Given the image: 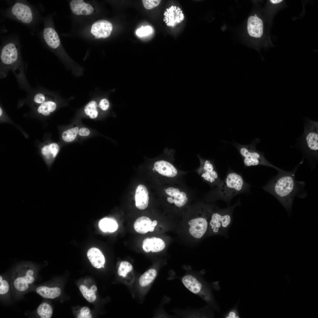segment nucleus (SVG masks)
I'll return each instance as SVG.
<instances>
[{
    "label": "nucleus",
    "mask_w": 318,
    "mask_h": 318,
    "mask_svg": "<svg viewBox=\"0 0 318 318\" xmlns=\"http://www.w3.org/2000/svg\"><path fill=\"white\" fill-rule=\"evenodd\" d=\"M239 317L238 311L236 308L230 310L224 316V317L226 318H238Z\"/></svg>",
    "instance_id": "nucleus-38"
},
{
    "label": "nucleus",
    "mask_w": 318,
    "mask_h": 318,
    "mask_svg": "<svg viewBox=\"0 0 318 318\" xmlns=\"http://www.w3.org/2000/svg\"><path fill=\"white\" fill-rule=\"evenodd\" d=\"M18 46L15 42H9L4 45L1 52V65L13 71L21 66Z\"/></svg>",
    "instance_id": "nucleus-7"
},
{
    "label": "nucleus",
    "mask_w": 318,
    "mask_h": 318,
    "mask_svg": "<svg viewBox=\"0 0 318 318\" xmlns=\"http://www.w3.org/2000/svg\"><path fill=\"white\" fill-rule=\"evenodd\" d=\"M132 265L128 262L123 261L120 263L118 268V274L119 276L125 277L128 272L132 270Z\"/></svg>",
    "instance_id": "nucleus-32"
},
{
    "label": "nucleus",
    "mask_w": 318,
    "mask_h": 318,
    "mask_svg": "<svg viewBox=\"0 0 318 318\" xmlns=\"http://www.w3.org/2000/svg\"><path fill=\"white\" fill-rule=\"evenodd\" d=\"M165 246V243L162 239L153 237L145 239L143 241L142 247L143 251L146 253L150 251L158 252L163 250Z\"/></svg>",
    "instance_id": "nucleus-18"
},
{
    "label": "nucleus",
    "mask_w": 318,
    "mask_h": 318,
    "mask_svg": "<svg viewBox=\"0 0 318 318\" xmlns=\"http://www.w3.org/2000/svg\"><path fill=\"white\" fill-rule=\"evenodd\" d=\"M135 198L137 208L140 210L147 208L148 204L149 196L148 190L144 185L140 184L137 186Z\"/></svg>",
    "instance_id": "nucleus-19"
},
{
    "label": "nucleus",
    "mask_w": 318,
    "mask_h": 318,
    "mask_svg": "<svg viewBox=\"0 0 318 318\" xmlns=\"http://www.w3.org/2000/svg\"><path fill=\"white\" fill-rule=\"evenodd\" d=\"M302 138V145L305 153L309 156L317 158L318 153V122L308 120L305 125Z\"/></svg>",
    "instance_id": "nucleus-5"
},
{
    "label": "nucleus",
    "mask_w": 318,
    "mask_h": 318,
    "mask_svg": "<svg viewBox=\"0 0 318 318\" xmlns=\"http://www.w3.org/2000/svg\"><path fill=\"white\" fill-rule=\"evenodd\" d=\"M46 96L42 93H37L34 97V101L35 103L40 105L46 101Z\"/></svg>",
    "instance_id": "nucleus-36"
},
{
    "label": "nucleus",
    "mask_w": 318,
    "mask_h": 318,
    "mask_svg": "<svg viewBox=\"0 0 318 318\" xmlns=\"http://www.w3.org/2000/svg\"><path fill=\"white\" fill-rule=\"evenodd\" d=\"M212 208L204 205L202 206L200 216L189 221V232L194 238H201L207 232Z\"/></svg>",
    "instance_id": "nucleus-6"
},
{
    "label": "nucleus",
    "mask_w": 318,
    "mask_h": 318,
    "mask_svg": "<svg viewBox=\"0 0 318 318\" xmlns=\"http://www.w3.org/2000/svg\"><path fill=\"white\" fill-rule=\"evenodd\" d=\"M87 256L94 267L100 269L104 266L105 262V258L99 249L95 247L90 248L87 252Z\"/></svg>",
    "instance_id": "nucleus-21"
},
{
    "label": "nucleus",
    "mask_w": 318,
    "mask_h": 318,
    "mask_svg": "<svg viewBox=\"0 0 318 318\" xmlns=\"http://www.w3.org/2000/svg\"><path fill=\"white\" fill-rule=\"evenodd\" d=\"M98 225L100 229L105 232H113L118 228V224L115 220L107 218L101 220L99 222Z\"/></svg>",
    "instance_id": "nucleus-25"
},
{
    "label": "nucleus",
    "mask_w": 318,
    "mask_h": 318,
    "mask_svg": "<svg viewBox=\"0 0 318 318\" xmlns=\"http://www.w3.org/2000/svg\"><path fill=\"white\" fill-rule=\"evenodd\" d=\"M37 312L41 318H50L52 314L53 310L49 304L46 302H43L38 307Z\"/></svg>",
    "instance_id": "nucleus-28"
},
{
    "label": "nucleus",
    "mask_w": 318,
    "mask_h": 318,
    "mask_svg": "<svg viewBox=\"0 0 318 318\" xmlns=\"http://www.w3.org/2000/svg\"><path fill=\"white\" fill-rule=\"evenodd\" d=\"M153 170L163 176L172 179L177 176L178 173L177 169L172 164L163 160L155 162Z\"/></svg>",
    "instance_id": "nucleus-13"
},
{
    "label": "nucleus",
    "mask_w": 318,
    "mask_h": 318,
    "mask_svg": "<svg viewBox=\"0 0 318 318\" xmlns=\"http://www.w3.org/2000/svg\"><path fill=\"white\" fill-rule=\"evenodd\" d=\"M250 188L241 175L229 169L221 185L211 191L208 196L211 200H220L229 203L235 196L249 192Z\"/></svg>",
    "instance_id": "nucleus-2"
},
{
    "label": "nucleus",
    "mask_w": 318,
    "mask_h": 318,
    "mask_svg": "<svg viewBox=\"0 0 318 318\" xmlns=\"http://www.w3.org/2000/svg\"><path fill=\"white\" fill-rule=\"evenodd\" d=\"M78 127H76L64 131L62 134L63 140L66 142H71L76 138L78 135Z\"/></svg>",
    "instance_id": "nucleus-29"
},
{
    "label": "nucleus",
    "mask_w": 318,
    "mask_h": 318,
    "mask_svg": "<svg viewBox=\"0 0 318 318\" xmlns=\"http://www.w3.org/2000/svg\"><path fill=\"white\" fill-rule=\"evenodd\" d=\"M56 107L57 105L54 102L51 100L46 101L39 105L37 111L44 116H48L55 110Z\"/></svg>",
    "instance_id": "nucleus-27"
},
{
    "label": "nucleus",
    "mask_w": 318,
    "mask_h": 318,
    "mask_svg": "<svg viewBox=\"0 0 318 318\" xmlns=\"http://www.w3.org/2000/svg\"><path fill=\"white\" fill-rule=\"evenodd\" d=\"M198 173L203 180L211 186H220L222 180L219 177L213 163L208 159L201 160Z\"/></svg>",
    "instance_id": "nucleus-8"
},
{
    "label": "nucleus",
    "mask_w": 318,
    "mask_h": 318,
    "mask_svg": "<svg viewBox=\"0 0 318 318\" xmlns=\"http://www.w3.org/2000/svg\"><path fill=\"white\" fill-rule=\"evenodd\" d=\"M167 196V202L172 206L177 208L184 206L188 201V196L184 191L178 188L171 186L165 190Z\"/></svg>",
    "instance_id": "nucleus-10"
},
{
    "label": "nucleus",
    "mask_w": 318,
    "mask_h": 318,
    "mask_svg": "<svg viewBox=\"0 0 318 318\" xmlns=\"http://www.w3.org/2000/svg\"><path fill=\"white\" fill-rule=\"evenodd\" d=\"M112 24L106 20H98L92 25L91 32L97 39H104L109 37L112 31Z\"/></svg>",
    "instance_id": "nucleus-11"
},
{
    "label": "nucleus",
    "mask_w": 318,
    "mask_h": 318,
    "mask_svg": "<svg viewBox=\"0 0 318 318\" xmlns=\"http://www.w3.org/2000/svg\"><path fill=\"white\" fill-rule=\"evenodd\" d=\"M152 31V28L149 26H146L141 27L136 31V34L137 36L142 37L147 36L151 33Z\"/></svg>",
    "instance_id": "nucleus-34"
},
{
    "label": "nucleus",
    "mask_w": 318,
    "mask_h": 318,
    "mask_svg": "<svg viewBox=\"0 0 318 318\" xmlns=\"http://www.w3.org/2000/svg\"><path fill=\"white\" fill-rule=\"evenodd\" d=\"M270 1L273 4H279L282 1V0H270Z\"/></svg>",
    "instance_id": "nucleus-41"
},
{
    "label": "nucleus",
    "mask_w": 318,
    "mask_h": 318,
    "mask_svg": "<svg viewBox=\"0 0 318 318\" xmlns=\"http://www.w3.org/2000/svg\"><path fill=\"white\" fill-rule=\"evenodd\" d=\"M59 145L56 143H51L43 146L41 149V153L47 163H52L59 150Z\"/></svg>",
    "instance_id": "nucleus-22"
},
{
    "label": "nucleus",
    "mask_w": 318,
    "mask_h": 318,
    "mask_svg": "<svg viewBox=\"0 0 318 318\" xmlns=\"http://www.w3.org/2000/svg\"><path fill=\"white\" fill-rule=\"evenodd\" d=\"M3 278L1 276H0V281L2 280Z\"/></svg>",
    "instance_id": "nucleus-43"
},
{
    "label": "nucleus",
    "mask_w": 318,
    "mask_h": 318,
    "mask_svg": "<svg viewBox=\"0 0 318 318\" xmlns=\"http://www.w3.org/2000/svg\"><path fill=\"white\" fill-rule=\"evenodd\" d=\"M299 164L292 171L279 173L263 187L266 191L274 196L288 210H291L294 199L298 193L303 183L295 179V173Z\"/></svg>",
    "instance_id": "nucleus-1"
},
{
    "label": "nucleus",
    "mask_w": 318,
    "mask_h": 318,
    "mask_svg": "<svg viewBox=\"0 0 318 318\" xmlns=\"http://www.w3.org/2000/svg\"><path fill=\"white\" fill-rule=\"evenodd\" d=\"M158 222L156 220L152 221L148 217L143 216L138 218L134 224V228L137 232L145 234L149 231H153Z\"/></svg>",
    "instance_id": "nucleus-15"
},
{
    "label": "nucleus",
    "mask_w": 318,
    "mask_h": 318,
    "mask_svg": "<svg viewBox=\"0 0 318 318\" xmlns=\"http://www.w3.org/2000/svg\"><path fill=\"white\" fill-rule=\"evenodd\" d=\"M8 13L10 16L25 24H30L34 20V15L32 9L29 6L22 2L15 3L9 9Z\"/></svg>",
    "instance_id": "nucleus-9"
},
{
    "label": "nucleus",
    "mask_w": 318,
    "mask_h": 318,
    "mask_svg": "<svg viewBox=\"0 0 318 318\" xmlns=\"http://www.w3.org/2000/svg\"><path fill=\"white\" fill-rule=\"evenodd\" d=\"M43 39L46 44L51 48L56 49L60 45V41L55 30L45 22L43 32Z\"/></svg>",
    "instance_id": "nucleus-16"
},
{
    "label": "nucleus",
    "mask_w": 318,
    "mask_h": 318,
    "mask_svg": "<svg viewBox=\"0 0 318 318\" xmlns=\"http://www.w3.org/2000/svg\"><path fill=\"white\" fill-rule=\"evenodd\" d=\"M80 290L83 297L89 302H92L96 299V296L95 292L93 291L90 288V289L84 285H81L79 288Z\"/></svg>",
    "instance_id": "nucleus-31"
},
{
    "label": "nucleus",
    "mask_w": 318,
    "mask_h": 318,
    "mask_svg": "<svg viewBox=\"0 0 318 318\" xmlns=\"http://www.w3.org/2000/svg\"><path fill=\"white\" fill-rule=\"evenodd\" d=\"M157 273L154 269H150L145 272L140 277L139 283L142 287L149 285L156 276Z\"/></svg>",
    "instance_id": "nucleus-26"
},
{
    "label": "nucleus",
    "mask_w": 318,
    "mask_h": 318,
    "mask_svg": "<svg viewBox=\"0 0 318 318\" xmlns=\"http://www.w3.org/2000/svg\"><path fill=\"white\" fill-rule=\"evenodd\" d=\"M2 114V110L1 107L0 108V116H1Z\"/></svg>",
    "instance_id": "nucleus-42"
},
{
    "label": "nucleus",
    "mask_w": 318,
    "mask_h": 318,
    "mask_svg": "<svg viewBox=\"0 0 318 318\" xmlns=\"http://www.w3.org/2000/svg\"><path fill=\"white\" fill-rule=\"evenodd\" d=\"M263 30L262 20L256 14L249 16L247 24V31L249 35L255 38H260L263 34Z\"/></svg>",
    "instance_id": "nucleus-12"
},
{
    "label": "nucleus",
    "mask_w": 318,
    "mask_h": 318,
    "mask_svg": "<svg viewBox=\"0 0 318 318\" xmlns=\"http://www.w3.org/2000/svg\"><path fill=\"white\" fill-rule=\"evenodd\" d=\"M97 104L95 101L89 102L85 107L84 112L85 114L92 119L96 118L98 116L97 110Z\"/></svg>",
    "instance_id": "nucleus-30"
},
{
    "label": "nucleus",
    "mask_w": 318,
    "mask_h": 318,
    "mask_svg": "<svg viewBox=\"0 0 318 318\" xmlns=\"http://www.w3.org/2000/svg\"><path fill=\"white\" fill-rule=\"evenodd\" d=\"M36 291L42 297L46 299L55 298L59 296L61 293V290L59 288L49 287L45 286L38 287Z\"/></svg>",
    "instance_id": "nucleus-23"
},
{
    "label": "nucleus",
    "mask_w": 318,
    "mask_h": 318,
    "mask_svg": "<svg viewBox=\"0 0 318 318\" xmlns=\"http://www.w3.org/2000/svg\"><path fill=\"white\" fill-rule=\"evenodd\" d=\"M182 281L185 287L193 293H198L201 290L202 287L201 283L191 275L184 276Z\"/></svg>",
    "instance_id": "nucleus-24"
},
{
    "label": "nucleus",
    "mask_w": 318,
    "mask_h": 318,
    "mask_svg": "<svg viewBox=\"0 0 318 318\" xmlns=\"http://www.w3.org/2000/svg\"><path fill=\"white\" fill-rule=\"evenodd\" d=\"M259 141V139L256 138L249 145H242L236 143L233 144L243 159L245 167L264 165L276 169L278 173L284 172V170L270 163L262 153L256 150V145Z\"/></svg>",
    "instance_id": "nucleus-4"
},
{
    "label": "nucleus",
    "mask_w": 318,
    "mask_h": 318,
    "mask_svg": "<svg viewBox=\"0 0 318 318\" xmlns=\"http://www.w3.org/2000/svg\"><path fill=\"white\" fill-rule=\"evenodd\" d=\"M9 289V285L8 282L4 280L0 281V294L3 295L7 293Z\"/></svg>",
    "instance_id": "nucleus-37"
},
{
    "label": "nucleus",
    "mask_w": 318,
    "mask_h": 318,
    "mask_svg": "<svg viewBox=\"0 0 318 318\" xmlns=\"http://www.w3.org/2000/svg\"><path fill=\"white\" fill-rule=\"evenodd\" d=\"M78 318H91L92 315L90 314V309L87 307H85L80 310V313L77 316Z\"/></svg>",
    "instance_id": "nucleus-35"
},
{
    "label": "nucleus",
    "mask_w": 318,
    "mask_h": 318,
    "mask_svg": "<svg viewBox=\"0 0 318 318\" xmlns=\"http://www.w3.org/2000/svg\"><path fill=\"white\" fill-rule=\"evenodd\" d=\"M110 106L109 101L106 99H102L98 104V106L103 110H107Z\"/></svg>",
    "instance_id": "nucleus-39"
},
{
    "label": "nucleus",
    "mask_w": 318,
    "mask_h": 318,
    "mask_svg": "<svg viewBox=\"0 0 318 318\" xmlns=\"http://www.w3.org/2000/svg\"><path fill=\"white\" fill-rule=\"evenodd\" d=\"M142 1L145 8L147 9H150L158 6L160 3L161 0H143Z\"/></svg>",
    "instance_id": "nucleus-33"
},
{
    "label": "nucleus",
    "mask_w": 318,
    "mask_h": 318,
    "mask_svg": "<svg viewBox=\"0 0 318 318\" xmlns=\"http://www.w3.org/2000/svg\"><path fill=\"white\" fill-rule=\"evenodd\" d=\"M90 133V131L88 128L82 127L79 129L78 135L81 136L85 137L88 136Z\"/></svg>",
    "instance_id": "nucleus-40"
},
{
    "label": "nucleus",
    "mask_w": 318,
    "mask_h": 318,
    "mask_svg": "<svg viewBox=\"0 0 318 318\" xmlns=\"http://www.w3.org/2000/svg\"><path fill=\"white\" fill-rule=\"evenodd\" d=\"M34 271L29 269L26 271L24 275L17 276L13 282L15 289L19 291H24L29 288V284H32L34 280L33 276Z\"/></svg>",
    "instance_id": "nucleus-17"
},
{
    "label": "nucleus",
    "mask_w": 318,
    "mask_h": 318,
    "mask_svg": "<svg viewBox=\"0 0 318 318\" xmlns=\"http://www.w3.org/2000/svg\"><path fill=\"white\" fill-rule=\"evenodd\" d=\"M70 5L72 12L77 15H90L94 10L92 6L85 3L83 0H72Z\"/></svg>",
    "instance_id": "nucleus-20"
},
{
    "label": "nucleus",
    "mask_w": 318,
    "mask_h": 318,
    "mask_svg": "<svg viewBox=\"0 0 318 318\" xmlns=\"http://www.w3.org/2000/svg\"><path fill=\"white\" fill-rule=\"evenodd\" d=\"M164 21L168 26L173 27L181 23L184 19L182 10L179 7L172 6L167 9L164 13Z\"/></svg>",
    "instance_id": "nucleus-14"
},
{
    "label": "nucleus",
    "mask_w": 318,
    "mask_h": 318,
    "mask_svg": "<svg viewBox=\"0 0 318 318\" xmlns=\"http://www.w3.org/2000/svg\"><path fill=\"white\" fill-rule=\"evenodd\" d=\"M239 205L240 203L239 201L232 206L223 209L216 208L212 211L209 224L210 233L227 237L228 230L232 223L234 210Z\"/></svg>",
    "instance_id": "nucleus-3"
}]
</instances>
